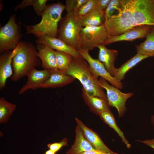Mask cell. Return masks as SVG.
I'll return each mask as SVG.
<instances>
[{"label": "cell", "instance_id": "1", "mask_svg": "<svg viewBox=\"0 0 154 154\" xmlns=\"http://www.w3.org/2000/svg\"><path fill=\"white\" fill-rule=\"evenodd\" d=\"M12 51V81L16 82L27 76L31 71L41 64L37 47L31 42L21 41Z\"/></svg>", "mask_w": 154, "mask_h": 154}, {"label": "cell", "instance_id": "2", "mask_svg": "<svg viewBox=\"0 0 154 154\" xmlns=\"http://www.w3.org/2000/svg\"><path fill=\"white\" fill-rule=\"evenodd\" d=\"M64 71L78 80L88 94L108 101L106 95L99 85L98 79L94 75L88 62L82 56H73L69 67Z\"/></svg>", "mask_w": 154, "mask_h": 154}, {"label": "cell", "instance_id": "3", "mask_svg": "<svg viewBox=\"0 0 154 154\" xmlns=\"http://www.w3.org/2000/svg\"><path fill=\"white\" fill-rule=\"evenodd\" d=\"M65 9V5L60 3L47 5L41 15L38 23L33 25H27L22 23L26 28V34H33L38 38L44 35L57 38L58 24L61 18L62 14Z\"/></svg>", "mask_w": 154, "mask_h": 154}, {"label": "cell", "instance_id": "4", "mask_svg": "<svg viewBox=\"0 0 154 154\" xmlns=\"http://www.w3.org/2000/svg\"><path fill=\"white\" fill-rule=\"evenodd\" d=\"M133 0H120L118 13L105 20L104 25L108 37L119 35L133 28L132 17Z\"/></svg>", "mask_w": 154, "mask_h": 154}, {"label": "cell", "instance_id": "5", "mask_svg": "<svg viewBox=\"0 0 154 154\" xmlns=\"http://www.w3.org/2000/svg\"><path fill=\"white\" fill-rule=\"evenodd\" d=\"M22 37L20 23L16 22V15L12 14L7 23L0 28V53L14 50Z\"/></svg>", "mask_w": 154, "mask_h": 154}, {"label": "cell", "instance_id": "6", "mask_svg": "<svg viewBox=\"0 0 154 154\" xmlns=\"http://www.w3.org/2000/svg\"><path fill=\"white\" fill-rule=\"evenodd\" d=\"M59 24L57 38L77 50L82 27L75 18L74 11L67 13Z\"/></svg>", "mask_w": 154, "mask_h": 154}, {"label": "cell", "instance_id": "7", "mask_svg": "<svg viewBox=\"0 0 154 154\" xmlns=\"http://www.w3.org/2000/svg\"><path fill=\"white\" fill-rule=\"evenodd\" d=\"M108 37L104 24L99 26L82 27L79 35L77 50H92L98 45L104 44Z\"/></svg>", "mask_w": 154, "mask_h": 154}, {"label": "cell", "instance_id": "8", "mask_svg": "<svg viewBox=\"0 0 154 154\" xmlns=\"http://www.w3.org/2000/svg\"><path fill=\"white\" fill-rule=\"evenodd\" d=\"M154 24V0H133L132 27Z\"/></svg>", "mask_w": 154, "mask_h": 154}, {"label": "cell", "instance_id": "9", "mask_svg": "<svg viewBox=\"0 0 154 154\" xmlns=\"http://www.w3.org/2000/svg\"><path fill=\"white\" fill-rule=\"evenodd\" d=\"M98 83L106 91L108 101L110 106L116 108L119 117H122L126 110V102L133 95V93H123L118 88L109 84L106 80L101 77L98 79Z\"/></svg>", "mask_w": 154, "mask_h": 154}, {"label": "cell", "instance_id": "10", "mask_svg": "<svg viewBox=\"0 0 154 154\" xmlns=\"http://www.w3.org/2000/svg\"><path fill=\"white\" fill-rule=\"evenodd\" d=\"M77 50L88 62L96 78H98L100 76L109 82L111 85L118 89H122L123 84L121 81L118 80L112 76L106 70L103 64L98 59L92 58L90 55L89 51L82 50Z\"/></svg>", "mask_w": 154, "mask_h": 154}, {"label": "cell", "instance_id": "11", "mask_svg": "<svg viewBox=\"0 0 154 154\" xmlns=\"http://www.w3.org/2000/svg\"><path fill=\"white\" fill-rule=\"evenodd\" d=\"M153 27L143 25L134 27L119 35L108 37L104 44L105 46L120 41H132L137 39L143 38L151 31Z\"/></svg>", "mask_w": 154, "mask_h": 154}, {"label": "cell", "instance_id": "12", "mask_svg": "<svg viewBox=\"0 0 154 154\" xmlns=\"http://www.w3.org/2000/svg\"><path fill=\"white\" fill-rule=\"evenodd\" d=\"M50 75V70H39L36 68L33 69L27 75V82L20 88L19 94H22L29 90H35L39 88L40 86L48 79Z\"/></svg>", "mask_w": 154, "mask_h": 154}, {"label": "cell", "instance_id": "13", "mask_svg": "<svg viewBox=\"0 0 154 154\" xmlns=\"http://www.w3.org/2000/svg\"><path fill=\"white\" fill-rule=\"evenodd\" d=\"M75 120L77 125L82 131L86 139L96 151L106 154H118L108 147L98 135L86 126L79 119L76 118Z\"/></svg>", "mask_w": 154, "mask_h": 154}, {"label": "cell", "instance_id": "14", "mask_svg": "<svg viewBox=\"0 0 154 154\" xmlns=\"http://www.w3.org/2000/svg\"><path fill=\"white\" fill-rule=\"evenodd\" d=\"M50 71V77L39 88H49L62 87L72 83L76 79L74 77L66 74L63 71L58 69Z\"/></svg>", "mask_w": 154, "mask_h": 154}, {"label": "cell", "instance_id": "15", "mask_svg": "<svg viewBox=\"0 0 154 154\" xmlns=\"http://www.w3.org/2000/svg\"><path fill=\"white\" fill-rule=\"evenodd\" d=\"M37 55L41 61L42 67L48 70L58 69L54 50L44 44H37Z\"/></svg>", "mask_w": 154, "mask_h": 154}, {"label": "cell", "instance_id": "16", "mask_svg": "<svg viewBox=\"0 0 154 154\" xmlns=\"http://www.w3.org/2000/svg\"><path fill=\"white\" fill-rule=\"evenodd\" d=\"M36 42L37 44H45L54 50L68 53L73 56H81L76 49L68 45L58 38L45 35L38 38Z\"/></svg>", "mask_w": 154, "mask_h": 154}, {"label": "cell", "instance_id": "17", "mask_svg": "<svg viewBox=\"0 0 154 154\" xmlns=\"http://www.w3.org/2000/svg\"><path fill=\"white\" fill-rule=\"evenodd\" d=\"M97 47L99 50L98 60L102 63L109 74L114 77L116 68L114 63L118 54L117 50L107 48L104 44Z\"/></svg>", "mask_w": 154, "mask_h": 154}, {"label": "cell", "instance_id": "18", "mask_svg": "<svg viewBox=\"0 0 154 154\" xmlns=\"http://www.w3.org/2000/svg\"><path fill=\"white\" fill-rule=\"evenodd\" d=\"M13 55L12 51L1 54L0 56V90L5 88L7 79L13 74L12 66Z\"/></svg>", "mask_w": 154, "mask_h": 154}, {"label": "cell", "instance_id": "19", "mask_svg": "<svg viewBox=\"0 0 154 154\" xmlns=\"http://www.w3.org/2000/svg\"><path fill=\"white\" fill-rule=\"evenodd\" d=\"M82 90L83 100L93 112L99 115L103 112L110 111L108 101L99 97L90 96L83 88Z\"/></svg>", "mask_w": 154, "mask_h": 154}, {"label": "cell", "instance_id": "20", "mask_svg": "<svg viewBox=\"0 0 154 154\" xmlns=\"http://www.w3.org/2000/svg\"><path fill=\"white\" fill-rule=\"evenodd\" d=\"M75 132L74 143L70 148L66 152V154H80L86 151H96L86 139L82 131L77 125Z\"/></svg>", "mask_w": 154, "mask_h": 154}, {"label": "cell", "instance_id": "21", "mask_svg": "<svg viewBox=\"0 0 154 154\" xmlns=\"http://www.w3.org/2000/svg\"><path fill=\"white\" fill-rule=\"evenodd\" d=\"M76 20L82 27L99 26L104 24L105 21L104 13L96 7L87 15Z\"/></svg>", "mask_w": 154, "mask_h": 154}, {"label": "cell", "instance_id": "22", "mask_svg": "<svg viewBox=\"0 0 154 154\" xmlns=\"http://www.w3.org/2000/svg\"><path fill=\"white\" fill-rule=\"evenodd\" d=\"M148 57L137 53L120 67L116 68L114 77L118 80L121 81L124 79L126 74L129 70L140 62Z\"/></svg>", "mask_w": 154, "mask_h": 154}, {"label": "cell", "instance_id": "23", "mask_svg": "<svg viewBox=\"0 0 154 154\" xmlns=\"http://www.w3.org/2000/svg\"><path fill=\"white\" fill-rule=\"evenodd\" d=\"M145 37L143 42L136 46L137 53L148 57H154V27Z\"/></svg>", "mask_w": 154, "mask_h": 154}, {"label": "cell", "instance_id": "24", "mask_svg": "<svg viewBox=\"0 0 154 154\" xmlns=\"http://www.w3.org/2000/svg\"><path fill=\"white\" fill-rule=\"evenodd\" d=\"M99 116L100 118L112 128L117 133L127 147L128 148H130L131 147L130 144L126 139L123 133L117 126L113 115L111 111L103 112L101 113Z\"/></svg>", "mask_w": 154, "mask_h": 154}, {"label": "cell", "instance_id": "25", "mask_svg": "<svg viewBox=\"0 0 154 154\" xmlns=\"http://www.w3.org/2000/svg\"><path fill=\"white\" fill-rule=\"evenodd\" d=\"M17 106L6 100L3 97L0 98V123L7 122L16 109Z\"/></svg>", "mask_w": 154, "mask_h": 154}, {"label": "cell", "instance_id": "26", "mask_svg": "<svg viewBox=\"0 0 154 154\" xmlns=\"http://www.w3.org/2000/svg\"><path fill=\"white\" fill-rule=\"evenodd\" d=\"M56 64L58 69L65 71L69 67L73 56L71 55L63 52L54 50Z\"/></svg>", "mask_w": 154, "mask_h": 154}, {"label": "cell", "instance_id": "27", "mask_svg": "<svg viewBox=\"0 0 154 154\" xmlns=\"http://www.w3.org/2000/svg\"><path fill=\"white\" fill-rule=\"evenodd\" d=\"M97 0H88L80 8L74 12L75 18L77 19L87 15L96 7Z\"/></svg>", "mask_w": 154, "mask_h": 154}, {"label": "cell", "instance_id": "28", "mask_svg": "<svg viewBox=\"0 0 154 154\" xmlns=\"http://www.w3.org/2000/svg\"><path fill=\"white\" fill-rule=\"evenodd\" d=\"M120 5V0H110L104 13L105 20L114 15L115 12L117 11Z\"/></svg>", "mask_w": 154, "mask_h": 154}, {"label": "cell", "instance_id": "29", "mask_svg": "<svg viewBox=\"0 0 154 154\" xmlns=\"http://www.w3.org/2000/svg\"><path fill=\"white\" fill-rule=\"evenodd\" d=\"M47 0H34L32 6L36 14L38 16H41L45 10Z\"/></svg>", "mask_w": 154, "mask_h": 154}, {"label": "cell", "instance_id": "30", "mask_svg": "<svg viewBox=\"0 0 154 154\" xmlns=\"http://www.w3.org/2000/svg\"><path fill=\"white\" fill-rule=\"evenodd\" d=\"M68 145V139L64 138L58 142L49 143L47 144V147L56 153L62 147Z\"/></svg>", "mask_w": 154, "mask_h": 154}, {"label": "cell", "instance_id": "31", "mask_svg": "<svg viewBox=\"0 0 154 154\" xmlns=\"http://www.w3.org/2000/svg\"><path fill=\"white\" fill-rule=\"evenodd\" d=\"M110 0H97L96 8L105 13Z\"/></svg>", "mask_w": 154, "mask_h": 154}, {"label": "cell", "instance_id": "32", "mask_svg": "<svg viewBox=\"0 0 154 154\" xmlns=\"http://www.w3.org/2000/svg\"><path fill=\"white\" fill-rule=\"evenodd\" d=\"M34 0H24L19 4L14 7V10L16 11L18 9H23L30 6H32Z\"/></svg>", "mask_w": 154, "mask_h": 154}, {"label": "cell", "instance_id": "33", "mask_svg": "<svg viewBox=\"0 0 154 154\" xmlns=\"http://www.w3.org/2000/svg\"><path fill=\"white\" fill-rule=\"evenodd\" d=\"M76 0H66L65 5V9L67 13L74 11Z\"/></svg>", "mask_w": 154, "mask_h": 154}, {"label": "cell", "instance_id": "34", "mask_svg": "<svg viewBox=\"0 0 154 154\" xmlns=\"http://www.w3.org/2000/svg\"><path fill=\"white\" fill-rule=\"evenodd\" d=\"M88 0H76L74 5V11H75L80 8Z\"/></svg>", "mask_w": 154, "mask_h": 154}, {"label": "cell", "instance_id": "35", "mask_svg": "<svg viewBox=\"0 0 154 154\" xmlns=\"http://www.w3.org/2000/svg\"><path fill=\"white\" fill-rule=\"evenodd\" d=\"M151 147L154 149V139L146 140L144 141L137 140Z\"/></svg>", "mask_w": 154, "mask_h": 154}, {"label": "cell", "instance_id": "36", "mask_svg": "<svg viewBox=\"0 0 154 154\" xmlns=\"http://www.w3.org/2000/svg\"><path fill=\"white\" fill-rule=\"evenodd\" d=\"M80 154H106L97 151H90L84 152Z\"/></svg>", "mask_w": 154, "mask_h": 154}, {"label": "cell", "instance_id": "37", "mask_svg": "<svg viewBox=\"0 0 154 154\" xmlns=\"http://www.w3.org/2000/svg\"><path fill=\"white\" fill-rule=\"evenodd\" d=\"M56 153L52 150L49 149L48 150L45 151L43 154H55Z\"/></svg>", "mask_w": 154, "mask_h": 154}, {"label": "cell", "instance_id": "38", "mask_svg": "<svg viewBox=\"0 0 154 154\" xmlns=\"http://www.w3.org/2000/svg\"><path fill=\"white\" fill-rule=\"evenodd\" d=\"M151 121L154 127V114L152 116L151 118Z\"/></svg>", "mask_w": 154, "mask_h": 154}, {"label": "cell", "instance_id": "39", "mask_svg": "<svg viewBox=\"0 0 154 154\" xmlns=\"http://www.w3.org/2000/svg\"><path fill=\"white\" fill-rule=\"evenodd\" d=\"M153 27H154V24H153Z\"/></svg>", "mask_w": 154, "mask_h": 154}]
</instances>
